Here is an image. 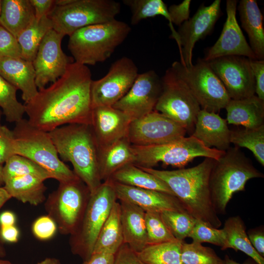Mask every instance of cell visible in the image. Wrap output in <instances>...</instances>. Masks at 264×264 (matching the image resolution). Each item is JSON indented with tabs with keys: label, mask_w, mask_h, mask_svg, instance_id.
<instances>
[{
	"label": "cell",
	"mask_w": 264,
	"mask_h": 264,
	"mask_svg": "<svg viewBox=\"0 0 264 264\" xmlns=\"http://www.w3.org/2000/svg\"><path fill=\"white\" fill-rule=\"evenodd\" d=\"M123 243L120 204L115 201L98 234L92 253L115 254Z\"/></svg>",
	"instance_id": "cell-29"
},
{
	"label": "cell",
	"mask_w": 264,
	"mask_h": 264,
	"mask_svg": "<svg viewBox=\"0 0 264 264\" xmlns=\"http://www.w3.org/2000/svg\"><path fill=\"white\" fill-rule=\"evenodd\" d=\"M148 245L177 241L162 220L160 213L145 212Z\"/></svg>",
	"instance_id": "cell-41"
},
{
	"label": "cell",
	"mask_w": 264,
	"mask_h": 264,
	"mask_svg": "<svg viewBox=\"0 0 264 264\" xmlns=\"http://www.w3.org/2000/svg\"><path fill=\"white\" fill-rule=\"evenodd\" d=\"M117 199L110 179L90 195L81 222L69 240L72 252L84 261L92 254L98 234Z\"/></svg>",
	"instance_id": "cell-7"
},
{
	"label": "cell",
	"mask_w": 264,
	"mask_h": 264,
	"mask_svg": "<svg viewBox=\"0 0 264 264\" xmlns=\"http://www.w3.org/2000/svg\"><path fill=\"white\" fill-rule=\"evenodd\" d=\"M0 237L6 242L15 243L19 241L20 231L15 225L0 227Z\"/></svg>",
	"instance_id": "cell-52"
},
{
	"label": "cell",
	"mask_w": 264,
	"mask_h": 264,
	"mask_svg": "<svg viewBox=\"0 0 264 264\" xmlns=\"http://www.w3.org/2000/svg\"><path fill=\"white\" fill-rule=\"evenodd\" d=\"M231 130L218 113L201 109L191 135L206 147L226 151L230 147Z\"/></svg>",
	"instance_id": "cell-22"
},
{
	"label": "cell",
	"mask_w": 264,
	"mask_h": 264,
	"mask_svg": "<svg viewBox=\"0 0 264 264\" xmlns=\"http://www.w3.org/2000/svg\"><path fill=\"white\" fill-rule=\"evenodd\" d=\"M16 221L15 214L10 211H5L0 215V227L15 225Z\"/></svg>",
	"instance_id": "cell-53"
},
{
	"label": "cell",
	"mask_w": 264,
	"mask_h": 264,
	"mask_svg": "<svg viewBox=\"0 0 264 264\" xmlns=\"http://www.w3.org/2000/svg\"><path fill=\"white\" fill-rule=\"evenodd\" d=\"M31 175L44 181L51 178L48 172L30 159L18 154L9 158L3 166L5 181L15 177Z\"/></svg>",
	"instance_id": "cell-37"
},
{
	"label": "cell",
	"mask_w": 264,
	"mask_h": 264,
	"mask_svg": "<svg viewBox=\"0 0 264 264\" xmlns=\"http://www.w3.org/2000/svg\"><path fill=\"white\" fill-rule=\"evenodd\" d=\"M230 143L235 147L249 150L264 166V125L256 128L231 130Z\"/></svg>",
	"instance_id": "cell-36"
},
{
	"label": "cell",
	"mask_w": 264,
	"mask_h": 264,
	"mask_svg": "<svg viewBox=\"0 0 264 264\" xmlns=\"http://www.w3.org/2000/svg\"><path fill=\"white\" fill-rule=\"evenodd\" d=\"M131 31L127 23L116 19L86 26L69 36L68 49L75 62L95 65L109 58Z\"/></svg>",
	"instance_id": "cell-5"
},
{
	"label": "cell",
	"mask_w": 264,
	"mask_h": 264,
	"mask_svg": "<svg viewBox=\"0 0 264 264\" xmlns=\"http://www.w3.org/2000/svg\"><path fill=\"white\" fill-rule=\"evenodd\" d=\"M250 65L255 81V93L264 101V60L250 59Z\"/></svg>",
	"instance_id": "cell-47"
},
{
	"label": "cell",
	"mask_w": 264,
	"mask_h": 264,
	"mask_svg": "<svg viewBox=\"0 0 264 264\" xmlns=\"http://www.w3.org/2000/svg\"><path fill=\"white\" fill-rule=\"evenodd\" d=\"M115 255L107 253H94L82 264H113Z\"/></svg>",
	"instance_id": "cell-51"
},
{
	"label": "cell",
	"mask_w": 264,
	"mask_h": 264,
	"mask_svg": "<svg viewBox=\"0 0 264 264\" xmlns=\"http://www.w3.org/2000/svg\"><path fill=\"white\" fill-rule=\"evenodd\" d=\"M224 260L225 261V264H250L246 263L243 264L238 263L233 259H230V257L227 255H225Z\"/></svg>",
	"instance_id": "cell-56"
},
{
	"label": "cell",
	"mask_w": 264,
	"mask_h": 264,
	"mask_svg": "<svg viewBox=\"0 0 264 264\" xmlns=\"http://www.w3.org/2000/svg\"><path fill=\"white\" fill-rule=\"evenodd\" d=\"M92 81L87 66L70 64L62 76L24 104L27 120L48 132L68 124L90 125Z\"/></svg>",
	"instance_id": "cell-1"
},
{
	"label": "cell",
	"mask_w": 264,
	"mask_h": 264,
	"mask_svg": "<svg viewBox=\"0 0 264 264\" xmlns=\"http://www.w3.org/2000/svg\"><path fill=\"white\" fill-rule=\"evenodd\" d=\"M110 180L112 184L117 199L134 204L145 212L186 211L178 199L174 196L158 191L126 185Z\"/></svg>",
	"instance_id": "cell-21"
},
{
	"label": "cell",
	"mask_w": 264,
	"mask_h": 264,
	"mask_svg": "<svg viewBox=\"0 0 264 264\" xmlns=\"http://www.w3.org/2000/svg\"><path fill=\"white\" fill-rule=\"evenodd\" d=\"M1 0H0V9H1Z\"/></svg>",
	"instance_id": "cell-61"
},
{
	"label": "cell",
	"mask_w": 264,
	"mask_h": 264,
	"mask_svg": "<svg viewBox=\"0 0 264 264\" xmlns=\"http://www.w3.org/2000/svg\"><path fill=\"white\" fill-rule=\"evenodd\" d=\"M132 121L129 116L112 106L92 108L90 126L98 148L127 137Z\"/></svg>",
	"instance_id": "cell-20"
},
{
	"label": "cell",
	"mask_w": 264,
	"mask_h": 264,
	"mask_svg": "<svg viewBox=\"0 0 264 264\" xmlns=\"http://www.w3.org/2000/svg\"><path fill=\"white\" fill-rule=\"evenodd\" d=\"M207 62L222 82L231 99L240 100L255 95V81L250 59L227 56Z\"/></svg>",
	"instance_id": "cell-15"
},
{
	"label": "cell",
	"mask_w": 264,
	"mask_h": 264,
	"mask_svg": "<svg viewBox=\"0 0 264 264\" xmlns=\"http://www.w3.org/2000/svg\"><path fill=\"white\" fill-rule=\"evenodd\" d=\"M11 198H12L3 187L0 186V209Z\"/></svg>",
	"instance_id": "cell-54"
},
{
	"label": "cell",
	"mask_w": 264,
	"mask_h": 264,
	"mask_svg": "<svg viewBox=\"0 0 264 264\" xmlns=\"http://www.w3.org/2000/svg\"><path fill=\"white\" fill-rule=\"evenodd\" d=\"M120 11V3L114 0H73L66 5L54 4L47 17L53 30L69 36L85 27L115 20Z\"/></svg>",
	"instance_id": "cell-8"
},
{
	"label": "cell",
	"mask_w": 264,
	"mask_h": 264,
	"mask_svg": "<svg viewBox=\"0 0 264 264\" xmlns=\"http://www.w3.org/2000/svg\"><path fill=\"white\" fill-rule=\"evenodd\" d=\"M132 145L127 137L108 146L98 148L99 172L101 181H107L117 170L134 161Z\"/></svg>",
	"instance_id": "cell-27"
},
{
	"label": "cell",
	"mask_w": 264,
	"mask_h": 264,
	"mask_svg": "<svg viewBox=\"0 0 264 264\" xmlns=\"http://www.w3.org/2000/svg\"><path fill=\"white\" fill-rule=\"evenodd\" d=\"M44 181L31 175L18 176L5 181L3 188L11 198L24 203L37 206L46 199V188Z\"/></svg>",
	"instance_id": "cell-30"
},
{
	"label": "cell",
	"mask_w": 264,
	"mask_h": 264,
	"mask_svg": "<svg viewBox=\"0 0 264 264\" xmlns=\"http://www.w3.org/2000/svg\"><path fill=\"white\" fill-rule=\"evenodd\" d=\"M0 264H14L12 263L10 261L2 260L0 258Z\"/></svg>",
	"instance_id": "cell-59"
},
{
	"label": "cell",
	"mask_w": 264,
	"mask_h": 264,
	"mask_svg": "<svg viewBox=\"0 0 264 264\" xmlns=\"http://www.w3.org/2000/svg\"><path fill=\"white\" fill-rule=\"evenodd\" d=\"M251 161L237 147H230L215 160L209 179L212 201L218 213L225 212L233 194L245 190L250 179L263 177Z\"/></svg>",
	"instance_id": "cell-4"
},
{
	"label": "cell",
	"mask_w": 264,
	"mask_h": 264,
	"mask_svg": "<svg viewBox=\"0 0 264 264\" xmlns=\"http://www.w3.org/2000/svg\"><path fill=\"white\" fill-rule=\"evenodd\" d=\"M171 66L184 82L201 109L216 113L231 100L220 79L208 63L200 59L189 66L175 61Z\"/></svg>",
	"instance_id": "cell-12"
},
{
	"label": "cell",
	"mask_w": 264,
	"mask_h": 264,
	"mask_svg": "<svg viewBox=\"0 0 264 264\" xmlns=\"http://www.w3.org/2000/svg\"><path fill=\"white\" fill-rule=\"evenodd\" d=\"M160 215L173 236L181 242L188 237L196 221L187 211H165Z\"/></svg>",
	"instance_id": "cell-39"
},
{
	"label": "cell",
	"mask_w": 264,
	"mask_h": 264,
	"mask_svg": "<svg viewBox=\"0 0 264 264\" xmlns=\"http://www.w3.org/2000/svg\"><path fill=\"white\" fill-rule=\"evenodd\" d=\"M186 132L176 122L153 110L131 122L127 138L132 145L150 146L178 140L185 137Z\"/></svg>",
	"instance_id": "cell-14"
},
{
	"label": "cell",
	"mask_w": 264,
	"mask_h": 264,
	"mask_svg": "<svg viewBox=\"0 0 264 264\" xmlns=\"http://www.w3.org/2000/svg\"><path fill=\"white\" fill-rule=\"evenodd\" d=\"M161 90V78L153 70L139 73L132 87L112 107L132 120L154 110Z\"/></svg>",
	"instance_id": "cell-18"
},
{
	"label": "cell",
	"mask_w": 264,
	"mask_h": 264,
	"mask_svg": "<svg viewBox=\"0 0 264 264\" xmlns=\"http://www.w3.org/2000/svg\"><path fill=\"white\" fill-rule=\"evenodd\" d=\"M64 36L50 29L42 40L32 61L35 72V83L38 90L54 83L62 76L73 58L63 51L61 43Z\"/></svg>",
	"instance_id": "cell-16"
},
{
	"label": "cell",
	"mask_w": 264,
	"mask_h": 264,
	"mask_svg": "<svg viewBox=\"0 0 264 264\" xmlns=\"http://www.w3.org/2000/svg\"><path fill=\"white\" fill-rule=\"evenodd\" d=\"M222 229L226 239L225 249L232 248L235 251H241L251 258L257 264H264V257L251 244L244 223L240 216L229 218Z\"/></svg>",
	"instance_id": "cell-32"
},
{
	"label": "cell",
	"mask_w": 264,
	"mask_h": 264,
	"mask_svg": "<svg viewBox=\"0 0 264 264\" xmlns=\"http://www.w3.org/2000/svg\"><path fill=\"white\" fill-rule=\"evenodd\" d=\"M220 3V0H215L209 5L200 6L192 18L179 26L174 39L179 49L180 62L183 65H193L194 47L213 29L221 15Z\"/></svg>",
	"instance_id": "cell-17"
},
{
	"label": "cell",
	"mask_w": 264,
	"mask_h": 264,
	"mask_svg": "<svg viewBox=\"0 0 264 264\" xmlns=\"http://www.w3.org/2000/svg\"><path fill=\"white\" fill-rule=\"evenodd\" d=\"M214 161L213 158L205 157L194 167L172 171L138 167L165 182L185 210L195 219L219 228L222 223L213 205L209 186Z\"/></svg>",
	"instance_id": "cell-2"
},
{
	"label": "cell",
	"mask_w": 264,
	"mask_h": 264,
	"mask_svg": "<svg viewBox=\"0 0 264 264\" xmlns=\"http://www.w3.org/2000/svg\"><path fill=\"white\" fill-rule=\"evenodd\" d=\"M0 75L22 92L24 104L37 93L32 62L22 58L0 57Z\"/></svg>",
	"instance_id": "cell-23"
},
{
	"label": "cell",
	"mask_w": 264,
	"mask_h": 264,
	"mask_svg": "<svg viewBox=\"0 0 264 264\" xmlns=\"http://www.w3.org/2000/svg\"><path fill=\"white\" fill-rule=\"evenodd\" d=\"M12 131L15 154L36 163L59 183L80 179L59 158L49 132L36 128L23 118L15 123Z\"/></svg>",
	"instance_id": "cell-6"
},
{
	"label": "cell",
	"mask_w": 264,
	"mask_h": 264,
	"mask_svg": "<svg viewBox=\"0 0 264 264\" xmlns=\"http://www.w3.org/2000/svg\"><path fill=\"white\" fill-rule=\"evenodd\" d=\"M14 136L13 131L0 124V164L15 154Z\"/></svg>",
	"instance_id": "cell-45"
},
{
	"label": "cell",
	"mask_w": 264,
	"mask_h": 264,
	"mask_svg": "<svg viewBox=\"0 0 264 264\" xmlns=\"http://www.w3.org/2000/svg\"><path fill=\"white\" fill-rule=\"evenodd\" d=\"M4 184V179L3 176V166L0 164V186Z\"/></svg>",
	"instance_id": "cell-57"
},
{
	"label": "cell",
	"mask_w": 264,
	"mask_h": 264,
	"mask_svg": "<svg viewBox=\"0 0 264 264\" xmlns=\"http://www.w3.org/2000/svg\"><path fill=\"white\" fill-rule=\"evenodd\" d=\"M36 264H61L60 261L55 258H46Z\"/></svg>",
	"instance_id": "cell-55"
},
{
	"label": "cell",
	"mask_w": 264,
	"mask_h": 264,
	"mask_svg": "<svg viewBox=\"0 0 264 264\" xmlns=\"http://www.w3.org/2000/svg\"><path fill=\"white\" fill-rule=\"evenodd\" d=\"M237 7L242 27L248 35L251 49L257 60H264L263 16L256 0H241Z\"/></svg>",
	"instance_id": "cell-26"
},
{
	"label": "cell",
	"mask_w": 264,
	"mask_h": 264,
	"mask_svg": "<svg viewBox=\"0 0 264 264\" xmlns=\"http://www.w3.org/2000/svg\"><path fill=\"white\" fill-rule=\"evenodd\" d=\"M110 179L124 185L158 191L175 196L162 180L133 163L126 165L116 171Z\"/></svg>",
	"instance_id": "cell-31"
},
{
	"label": "cell",
	"mask_w": 264,
	"mask_h": 264,
	"mask_svg": "<svg viewBox=\"0 0 264 264\" xmlns=\"http://www.w3.org/2000/svg\"><path fill=\"white\" fill-rule=\"evenodd\" d=\"M17 88L0 75V108L5 119L9 122H17L23 119L24 105L17 99Z\"/></svg>",
	"instance_id": "cell-38"
},
{
	"label": "cell",
	"mask_w": 264,
	"mask_h": 264,
	"mask_svg": "<svg viewBox=\"0 0 264 264\" xmlns=\"http://www.w3.org/2000/svg\"><path fill=\"white\" fill-rule=\"evenodd\" d=\"M124 243L135 253L148 245L145 211L132 203L119 201Z\"/></svg>",
	"instance_id": "cell-24"
},
{
	"label": "cell",
	"mask_w": 264,
	"mask_h": 264,
	"mask_svg": "<svg viewBox=\"0 0 264 264\" xmlns=\"http://www.w3.org/2000/svg\"><path fill=\"white\" fill-rule=\"evenodd\" d=\"M225 109L228 124L247 129L264 125V101L257 95L240 100L231 99Z\"/></svg>",
	"instance_id": "cell-25"
},
{
	"label": "cell",
	"mask_w": 264,
	"mask_h": 264,
	"mask_svg": "<svg viewBox=\"0 0 264 264\" xmlns=\"http://www.w3.org/2000/svg\"><path fill=\"white\" fill-rule=\"evenodd\" d=\"M5 255V251L3 247L0 244V257H4Z\"/></svg>",
	"instance_id": "cell-58"
},
{
	"label": "cell",
	"mask_w": 264,
	"mask_h": 264,
	"mask_svg": "<svg viewBox=\"0 0 264 264\" xmlns=\"http://www.w3.org/2000/svg\"><path fill=\"white\" fill-rule=\"evenodd\" d=\"M248 237L252 246L262 256H264V233L262 229L248 231Z\"/></svg>",
	"instance_id": "cell-50"
},
{
	"label": "cell",
	"mask_w": 264,
	"mask_h": 264,
	"mask_svg": "<svg viewBox=\"0 0 264 264\" xmlns=\"http://www.w3.org/2000/svg\"><path fill=\"white\" fill-rule=\"evenodd\" d=\"M35 15V20L39 21L42 17L47 16L54 4V0H29Z\"/></svg>",
	"instance_id": "cell-49"
},
{
	"label": "cell",
	"mask_w": 264,
	"mask_h": 264,
	"mask_svg": "<svg viewBox=\"0 0 264 264\" xmlns=\"http://www.w3.org/2000/svg\"><path fill=\"white\" fill-rule=\"evenodd\" d=\"M188 237L192 242L209 243L220 247L222 250H225L226 239L223 229L213 227L201 220H196Z\"/></svg>",
	"instance_id": "cell-42"
},
{
	"label": "cell",
	"mask_w": 264,
	"mask_h": 264,
	"mask_svg": "<svg viewBox=\"0 0 264 264\" xmlns=\"http://www.w3.org/2000/svg\"><path fill=\"white\" fill-rule=\"evenodd\" d=\"M132 147L135 158L133 164L144 168H153L161 162L181 169L197 157L217 160L225 152L207 147L192 135L160 145Z\"/></svg>",
	"instance_id": "cell-9"
},
{
	"label": "cell",
	"mask_w": 264,
	"mask_h": 264,
	"mask_svg": "<svg viewBox=\"0 0 264 264\" xmlns=\"http://www.w3.org/2000/svg\"><path fill=\"white\" fill-rule=\"evenodd\" d=\"M131 12V23L132 25L138 24L141 21L157 16L164 17L169 21L172 35L176 31L171 23L168 7L162 0H123Z\"/></svg>",
	"instance_id": "cell-35"
},
{
	"label": "cell",
	"mask_w": 264,
	"mask_h": 264,
	"mask_svg": "<svg viewBox=\"0 0 264 264\" xmlns=\"http://www.w3.org/2000/svg\"><path fill=\"white\" fill-rule=\"evenodd\" d=\"M191 2L190 0H184L178 4H173L168 8L172 24L179 26L190 18Z\"/></svg>",
	"instance_id": "cell-46"
},
{
	"label": "cell",
	"mask_w": 264,
	"mask_h": 264,
	"mask_svg": "<svg viewBox=\"0 0 264 264\" xmlns=\"http://www.w3.org/2000/svg\"><path fill=\"white\" fill-rule=\"evenodd\" d=\"M138 74V68L131 58L124 56L116 60L103 77L92 81V108L114 105L128 92Z\"/></svg>",
	"instance_id": "cell-13"
},
{
	"label": "cell",
	"mask_w": 264,
	"mask_h": 264,
	"mask_svg": "<svg viewBox=\"0 0 264 264\" xmlns=\"http://www.w3.org/2000/svg\"><path fill=\"white\" fill-rule=\"evenodd\" d=\"M181 260L182 264H225L212 248L194 242H182Z\"/></svg>",
	"instance_id": "cell-40"
},
{
	"label": "cell",
	"mask_w": 264,
	"mask_h": 264,
	"mask_svg": "<svg viewBox=\"0 0 264 264\" xmlns=\"http://www.w3.org/2000/svg\"><path fill=\"white\" fill-rule=\"evenodd\" d=\"M161 81V90L155 110L176 122L187 132L194 130L201 108L188 87L171 66Z\"/></svg>",
	"instance_id": "cell-11"
},
{
	"label": "cell",
	"mask_w": 264,
	"mask_h": 264,
	"mask_svg": "<svg viewBox=\"0 0 264 264\" xmlns=\"http://www.w3.org/2000/svg\"><path fill=\"white\" fill-rule=\"evenodd\" d=\"M31 230L36 238L40 241H47L55 235L58 227L54 220L47 215L36 219L32 223Z\"/></svg>",
	"instance_id": "cell-43"
},
{
	"label": "cell",
	"mask_w": 264,
	"mask_h": 264,
	"mask_svg": "<svg viewBox=\"0 0 264 264\" xmlns=\"http://www.w3.org/2000/svg\"><path fill=\"white\" fill-rule=\"evenodd\" d=\"M58 155L72 165L73 172L85 184L90 195L102 184L98 146L90 125L72 124L49 132Z\"/></svg>",
	"instance_id": "cell-3"
},
{
	"label": "cell",
	"mask_w": 264,
	"mask_h": 264,
	"mask_svg": "<svg viewBox=\"0 0 264 264\" xmlns=\"http://www.w3.org/2000/svg\"><path fill=\"white\" fill-rule=\"evenodd\" d=\"M237 3L236 0H226L227 17L220 35L215 44L208 49L203 61L209 62L227 56H241L257 59L238 23Z\"/></svg>",
	"instance_id": "cell-19"
},
{
	"label": "cell",
	"mask_w": 264,
	"mask_h": 264,
	"mask_svg": "<svg viewBox=\"0 0 264 264\" xmlns=\"http://www.w3.org/2000/svg\"><path fill=\"white\" fill-rule=\"evenodd\" d=\"M113 264H146L129 246L123 243L115 255Z\"/></svg>",
	"instance_id": "cell-48"
},
{
	"label": "cell",
	"mask_w": 264,
	"mask_h": 264,
	"mask_svg": "<svg viewBox=\"0 0 264 264\" xmlns=\"http://www.w3.org/2000/svg\"><path fill=\"white\" fill-rule=\"evenodd\" d=\"M35 21L29 0H1L0 25L17 38Z\"/></svg>",
	"instance_id": "cell-28"
},
{
	"label": "cell",
	"mask_w": 264,
	"mask_h": 264,
	"mask_svg": "<svg viewBox=\"0 0 264 264\" xmlns=\"http://www.w3.org/2000/svg\"><path fill=\"white\" fill-rule=\"evenodd\" d=\"M52 29V23L47 16L35 21L17 38L22 50V58L32 62L39 46L47 32Z\"/></svg>",
	"instance_id": "cell-33"
},
{
	"label": "cell",
	"mask_w": 264,
	"mask_h": 264,
	"mask_svg": "<svg viewBox=\"0 0 264 264\" xmlns=\"http://www.w3.org/2000/svg\"><path fill=\"white\" fill-rule=\"evenodd\" d=\"M182 243L177 241L148 245L136 253L146 264H182Z\"/></svg>",
	"instance_id": "cell-34"
},
{
	"label": "cell",
	"mask_w": 264,
	"mask_h": 264,
	"mask_svg": "<svg viewBox=\"0 0 264 264\" xmlns=\"http://www.w3.org/2000/svg\"><path fill=\"white\" fill-rule=\"evenodd\" d=\"M0 57L22 58L17 38L0 25Z\"/></svg>",
	"instance_id": "cell-44"
},
{
	"label": "cell",
	"mask_w": 264,
	"mask_h": 264,
	"mask_svg": "<svg viewBox=\"0 0 264 264\" xmlns=\"http://www.w3.org/2000/svg\"><path fill=\"white\" fill-rule=\"evenodd\" d=\"M2 114V112H1V111L0 110V120L1 118Z\"/></svg>",
	"instance_id": "cell-60"
},
{
	"label": "cell",
	"mask_w": 264,
	"mask_h": 264,
	"mask_svg": "<svg viewBox=\"0 0 264 264\" xmlns=\"http://www.w3.org/2000/svg\"><path fill=\"white\" fill-rule=\"evenodd\" d=\"M90 193L80 179L59 183L57 189L50 193L44 206L47 215L57 224L63 235H72L83 218Z\"/></svg>",
	"instance_id": "cell-10"
}]
</instances>
